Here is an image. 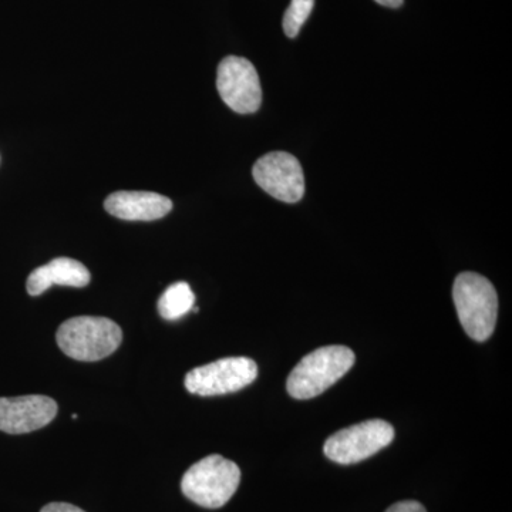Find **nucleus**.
<instances>
[{
  "label": "nucleus",
  "instance_id": "nucleus-11",
  "mask_svg": "<svg viewBox=\"0 0 512 512\" xmlns=\"http://www.w3.org/2000/svg\"><path fill=\"white\" fill-rule=\"evenodd\" d=\"M89 282V269L82 262L72 258H56L35 269L26 282V288L30 296H39L53 285L84 288Z\"/></svg>",
  "mask_w": 512,
  "mask_h": 512
},
{
  "label": "nucleus",
  "instance_id": "nucleus-2",
  "mask_svg": "<svg viewBox=\"0 0 512 512\" xmlns=\"http://www.w3.org/2000/svg\"><path fill=\"white\" fill-rule=\"evenodd\" d=\"M56 340L64 355L79 362H97L119 349L123 330L109 318L77 316L60 325Z\"/></svg>",
  "mask_w": 512,
  "mask_h": 512
},
{
  "label": "nucleus",
  "instance_id": "nucleus-8",
  "mask_svg": "<svg viewBox=\"0 0 512 512\" xmlns=\"http://www.w3.org/2000/svg\"><path fill=\"white\" fill-rule=\"evenodd\" d=\"M259 187L276 200L295 204L305 194V175L298 158L274 151L259 158L252 170Z\"/></svg>",
  "mask_w": 512,
  "mask_h": 512
},
{
  "label": "nucleus",
  "instance_id": "nucleus-16",
  "mask_svg": "<svg viewBox=\"0 0 512 512\" xmlns=\"http://www.w3.org/2000/svg\"><path fill=\"white\" fill-rule=\"evenodd\" d=\"M379 5L386 6V8H400L403 5V0H375Z\"/></svg>",
  "mask_w": 512,
  "mask_h": 512
},
{
  "label": "nucleus",
  "instance_id": "nucleus-14",
  "mask_svg": "<svg viewBox=\"0 0 512 512\" xmlns=\"http://www.w3.org/2000/svg\"><path fill=\"white\" fill-rule=\"evenodd\" d=\"M386 512H427L417 501H400V503L393 504Z\"/></svg>",
  "mask_w": 512,
  "mask_h": 512
},
{
  "label": "nucleus",
  "instance_id": "nucleus-13",
  "mask_svg": "<svg viewBox=\"0 0 512 512\" xmlns=\"http://www.w3.org/2000/svg\"><path fill=\"white\" fill-rule=\"evenodd\" d=\"M313 6H315V0H292L291 5L286 9L284 22H282L286 36L291 39L298 36L302 26L311 16Z\"/></svg>",
  "mask_w": 512,
  "mask_h": 512
},
{
  "label": "nucleus",
  "instance_id": "nucleus-6",
  "mask_svg": "<svg viewBox=\"0 0 512 512\" xmlns=\"http://www.w3.org/2000/svg\"><path fill=\"white\" fill-rule=\"evenodd\" d=\"M258 366L249 357H225L217 362L195 367L185 376V389L197 396H221L239 392L254 383Z\"/></svg>",
  "mask_w": 512,
  "mask_h": 512
},
{
  "label": "nucleus",
  "instance_id": "nucleus-7",
  "mask_svg": "<svg viewBox=\"0 0 512 512\" xmlns=\"http://www.w3.org/2000/svg\"><path fill=\"white\" fill-rule=\"evenodd\" d=\"M218 93L229 109L251 114L262 103V87L254 64L244 57L228 56L218 66Z\"/></svg>",
  "mask_w": 512,
  "mask_h": 512
},
{
  "label": "nucleus",
  "instance_id": "nucleus-10",
  "mask_svg": "<svg viewBox=\"0 0 512 512\" xmlns=\"http://www.w3.org/2000/svg\"><path fill=\"white\" fill-rule=\"evenodd\" d=\"M104 208L120 220L156 221L171 211L173 202L157 192L117 191L104 201Z\"/></svg>",
  "mask_w": 512,
  "mask_h": 512
},
{
  "label": "nucleus",
  "instance_id": "nucleus-9",
  "mask_svg": "<svg viewBox=\"0 0 512 512\" xmlns=\"http://www.w3.org/2000/svg\"><path fill=\"white\" fill-rule=\"evenodd\" d=\"M57 403L47 396L0 397V431L26 434L55 420Z\"/></svg>",
  "mask_w": 512,
  "mask_h": 512
},
{
  "label": "nucleus",
  "instance_id": "nucleus-5",
  "mask_svg": "<svg viewBox=\"0 0 512 512\" xmlns=\"http://www.w3.org/2000/svg\"><path fill=\"white\" fill-rule=\"evenodd\" d=\"M394 440L392 424L384 420H367L336 431L326 440L323 453L335 463L349 466L375 456Z\"/></svg>",
  "mask_w": 512,
  "mask_h": 512
},
{
  "label": "nucleus",
  "instance_id": "nucleus-15",
  "mask_svg": "<svg viewBox=\"0 0 512 512\" xmlns=\"http://www.w3.org/2000/svg\"><path fill=\"white\" fill-rule=\"evenodd\" d=\"M40 512H84L82 508L76 507L73 504L67 503H52L47 504Z\"/></svg>",
  "mask_w": 512,
  "mask_h": 512
},
{
  "label": "nucleus",
  "instance_id": "nucleus-3",
  "mask_svg": "<svg viewBox=\"0 0 512 512\" xmlns=\"http://www.w3.org/2000/svg\"><path fill=\"white\" fill-rule=\"evenodd\" d=\"M458 320L471 339L485 342L495 329L498 296L494 285L476 272H463L453 286Z\"/></svg>",
  "mask_w": 512,
  "mask_h": 512
},
{
  "label": "nucleus",
  "instance_id": "nucleus-12",
  "mask_svg": "<svg viewBox=\"0 0 512 512\" xmlns=\"http://www.w3.org/2000/svg\"><path fill=\"white\" fill-rule=\"evenodd\" d=\"M195 295L187 282H177L168 286L158 299V313L161 318L177 320L194 309Z\"/></svg>",
  "mask_w": 512,
  "mask_h": 512
},
{
  "label": "nucleus",
  "instance_id": "nucleus-4",
  "mask_svg": "<svg viewBox=\"0 0 512 512\" xmlns=\"http://www.w3.org/2000/svg\"><path fill=\"white\" fill-rule=\"evenodd\" d=\"M241 481V470L234 461L218 454L202 458L188 468L181 490L188 500L204 508H221L234 497Z\"/></svg>",
  "mask_w": 512,
  "mask_h": 512
},
{
  "label": "nucleus",
  "instance_id": "nucleus-1",
  "mask_svg": "<svg viewBox=\"0 0 512 512\" xmlns=\"http://www.w3.org/2000/svg\"><path fill=\"white\" fill-rule=\"evenodd\" d=\"M353 365L355 353L346 346L333 345L313 350L292 370L286 390L293 399H313L339 382Z\"/></svg>",
  "mask_w": 512,
  "mask_h": 512
}]
</instances>
